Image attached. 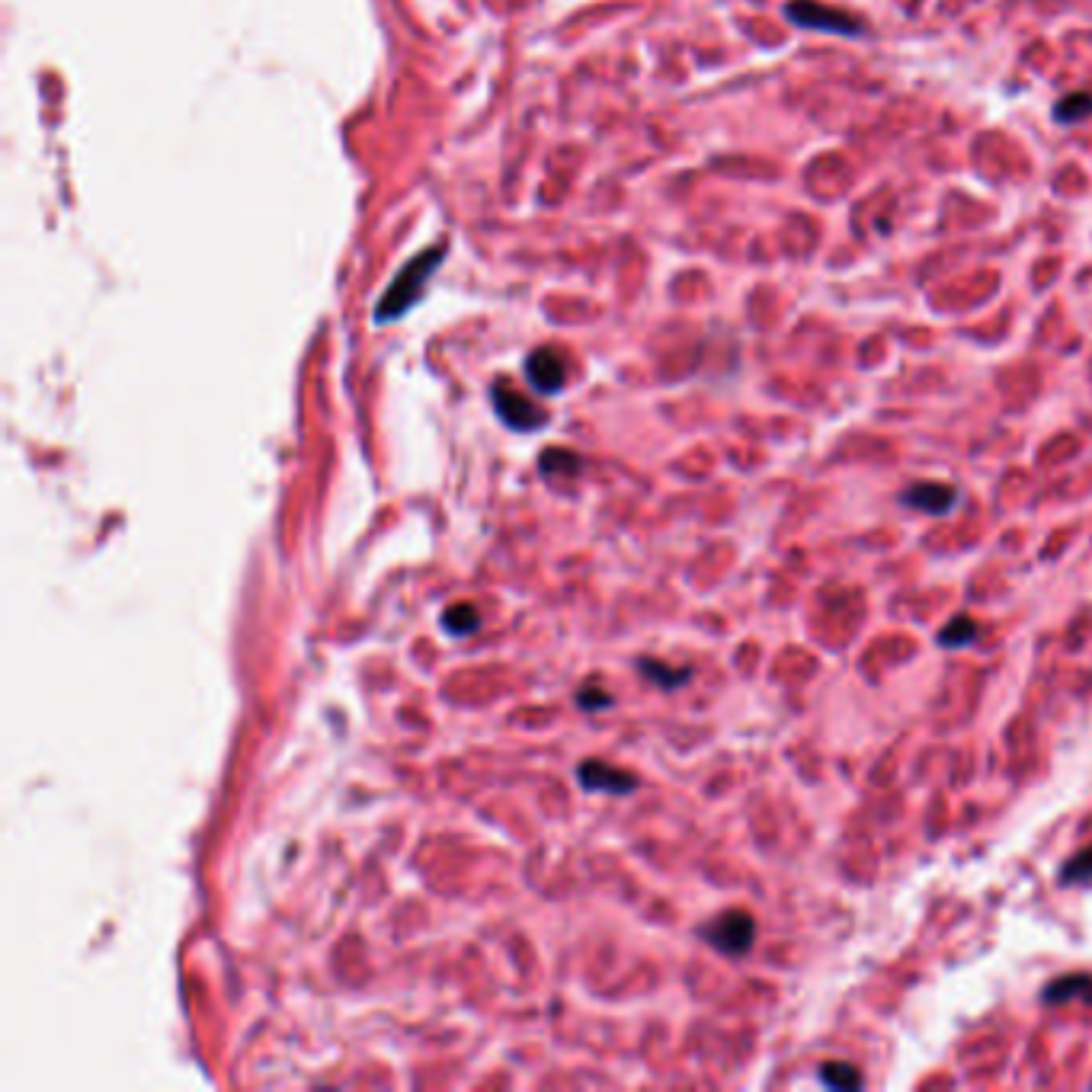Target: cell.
Wrapping results in <instances>:
<instances>
[{
	"instance_id": "6",
	"label": "cell",
	"mask_w": 1092,
	"mask_h": 1092,
	"mask_svg": "<svg viewBox=\"0 0 1092 1092\" xmlns=\"http://www.w3.org/2000/svg\"><path fill=\"white\" fill-rule=\"evenodd\" d=\"M577 779L587 792H606V795H631L637 789V779L625 770H615L609 762L590 759L577 770Z\"/></svg>"
},
{
	"instance_id": "12",
	"label": "cell",
	"mask_w": 1092,
	"mask_h": 1092,
	"mask_svg": "<svg viewBox=\"0 0 1092 1092\" xmlns=\"http://www.w3.org/2000/svg\"><path fill=\"white\" fill-rule=\"evenodd\" d=\"M637 670L653 683V686H661V689H680L692 680V667H667L661 661H637Z\"/></svg>"
},
{
	"instance_id": "1",
	"label": "cell",
	"mask_w": 1092,
	"mask_h": 1092,
	"mask_svg": "<svg viewBox=\"0 0 1092 1092\" xmlns=\"http://www.w3.org/2000/svg\"><path fill=\"white\" fill-rule=\"evenodd\" d=\"M443 257H446V244L429 247V251L417 254V257L391 279L385 298H382L378 308H375V320H378V323H388V320H397L404 311H410V304L420 301V295H423L429 276L436 273V266L443 263Z\"/></svg>"
},
{
	"instance_id": "4",
	"label": "cell",
	"mask_w": 1092,
	"mask_h": 1092,
	"mask_svg": "<svg viewBox=\"0 0 1092 1092\" xmlns=\"http://www.w3.org/2000/svg\"><path fill=\"white\" fill-rule=\"evenodd\" d=\"M491 401H494L497 417H500L506 426L519 429V432H532V429H538V426L544 423V413H541L522 391L510 388L506 382H497V385H494Z\"/></svg>"
},
{
	"instance_id": "3",
	"label": "cell",
	"mask_w": 1092,
	"mask_h": 1092,
	"mask_svg": "<svg viewBox=\"0 0 1092 1092\" xmlns=\"http://www.w3.org/2000/svg\"><path fill=\"white\" fill-rule=\"evenodd\" d=\"M785 17L801 26V30H814V33H833V36H858L862 33V20L849 11L820 4V0H789L785 4Z\"/></svg>"
},
{
	"instance_id": "8",
	"label": "cell",
	"mask_w": 1092,
	"mask_h": 1092,
	"mask_svg": "<svg viewBox=\"0 0 1092 1092\" xmlns=\"http://www.w3.org/2000/svg\"><path fill=\"white\" fill-rule=\"evenodd\" d=\"M1044 1006H1067V1003H1089L1092 1006V974L1073 970L1063 977H1054L1041 991Z\"/></svg>"
},
{
	"instance_id": "13",
	"label": "cell",
	"mask_w": 1092,
	"mask_h": 1092,
	"mask_svg": "<svg viewBox=\"0 0 1092 1092\" xmlns=\"http://www.w3.org/2000/svg\"><path fill=\"white\" fill-rule=\"evenodd\" d=\"M1089 116H1092V93H1086V90L1067 93L1063 99L1054 103V123L1076 126V123H1082Z\"/></svg>"
},
{
	"instance_id": "10",
	"label": "cell",
	"mask_w": 1092,
	"mask_h": 1092,
	"mask_svg": "<svg viewBox=\"0 0 1092 1092\" xmlns=\"http://www.w3.org/2000/svg\"><path fill=\"white\" fill-rule=\"evenodd\" d=\"M817 1079H820V1086H827L833 1092H852V1089L865 1086L862 1070L855 1063H846V1060H823L817 1067Z\"/></svg>"
},
{
	"instance_id": "16",
	"label": "cell",
	"mask_w": 1092,
	"mask_h": 1092,
	"mask_svg": "<svg viewBox=\"0 0 1092 1092\" xmlns=\"http://www.w3.org/2000/svg\"><path fill=\"white\" fill-rule=\"evenodd\" d=\"M577 705H580V708H587V711H603V708H609V705H612V696H609V692H599L596 686H590V689H580Z\"/></svg>"
},
{
	"instance_id": "11",
	"label": "cell",
	"mask_w": 1092,
	"mask_h": 1092,
	"mask_svg": "<svg viewBox=\"0 0 1092 1092\" xmlns=\"http://www.w3.org/2000/svg\"><path fill=\"white\" fill-rule=\"evenodd\" d=\"M1057 882H1060L1063 888H1089V885H1092V843L1082 846L1079 852H1073V855L1060 865Z\"/></svg>"
},
{
	"instance_id": "15",
	"label": "cell",
	"mask_w": 1092,
	"mask_h": 1092,
	"mask_svg": "<svg viewBox=\"0 0 1092 1092\" xmlns=\"http://www.w3.org/2000/svg\"><path fill=\"white\" fill-rule=\"evenodd\" d=\"M538 468H541L544 475H558V471L577 475V471H580V459H577L574 452H568V449H549V452L541 456Z\"/></svg>"
},
{
	"instance_id": "2",
	"label": "cell",
	"mask_w": 1092,
	"mask_h": 1092,
	"mask_svg": "<svg viewBox=\"0 0 1092 1092\" xmlns=\"http://www.w3.org/2000/svg\"><path fill=\"white\" fill-rule=\"evenodd\" d=\"M699 939L727 958H743L756 942V920L746 910H724L699 926Z\"/></svg>"
},
{
	"instance_id": "9",
	"label": "cell",
	"mask_w": 1092,
	"mask_h": 1092,
	"mask_svg": "<svg viewBox=\"0 0 1092 1092\" xmlns=\"http://www.w3.org/2000/svg\"><path fill=\"white\" fill-rule=\"evenodd\" d=\"M977 637H980V625H977V618H970L967 612H961V615L948 618V622L939 628L936 644H939L942 650H961V647L977 644Z\"/></svg>"
},
{
	"instance_id": "14",
	"label": "cell",
	"mask_w": 1092,
	"mask_h": 1092,
	"mask_svg": "<svg viewBox=\"0 0 1092 1092\" xmlns=\"http://www.w3.org/2000/svg\"><path fill=\"white\" fill-rule=\"evenodd\" d=\"M481 625V615L471 603H452L446 612H443V628L452 634V637H462V634H475Z\"/></svg>"
},
{
	"instance_id": "5",
	"label": "cell",
	"mask_w": 1092,
	"mask_h": 1092,
	"mask_svg": "<svg viewBox=\"0 0 1092 1092\" xmlns=\"http://www.w3.org/2000/svg\"><path fill=\"white\" fill-rule=\"evenodd\" d=\"M901 503L926 516H948L958 510V487L942 481H913L901 491Z\"/></svg>"
},
{
	"instance_id": "7",
	"label": "cell",
	"mask_w": 1092,
	"mask_h": 1092,
	"mask_svg": "<svg viewBox=\"0 0 1092 1092\" xmlns=\"http://www.w3.org/2000/svg\"><path fill=\"white\" fill-rule=\"evenodd\" d=\"M525 378L535 391L541 394H555L564 388V359L555 350H535L525 359Z\"/></svg>"
}]
</instances>
